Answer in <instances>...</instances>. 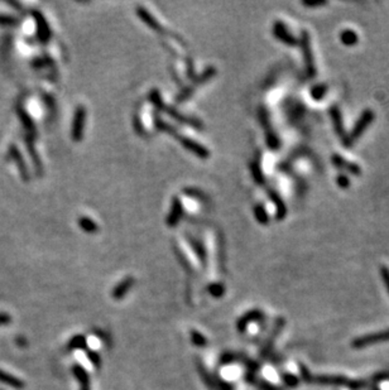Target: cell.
I'll list each match as a JSON object with an SVG mask.
<instances>
[{"label": "cell", "instance_id": "cell-1", "mask_svg": "<svg viewBox=\"0 0 389 390\" xmlns=\"http://www.w3.org/2000/svg\"><path fill=\"white\" fill-rule=\"evenodd\" d=\"M311 383H317L320 385H331V387H345L350 388L353 390H359L364 387L363 381L351 380L349 377L336 376V375H320V376H312Z\"/></svg>", "mask_w": 389, "mask_h": 390}, {"label": "cell", "instance_id": "cell-2", "mask_svg": "<svg viewBox=\"0 0 389 390\" xmlns=\"http://www.w3.org/2000/svg\"><path fill=\"white\" fill-rule=\"evenodd\" d=\"M383 341H389V328L380 331V332L372 333V335L358 337L354 340L351 346H353V349H363V347L375 345V343H383Z\"/></svg>", "mask_w": 389, "mask_h": 390}, {"label": "cell", "instance_id": "cell-3", "mask_svg": "<svg viewBox=\"0 0 389 390\" xmlns=\"http://www.w3.org/2000/svg\"><path fill=\"white\" fill-rule=\"evenodd\" d=\"M373 119H374L373 111H372V110H365V111L363 112V115L360 116V119H359V122H357V124L354 126L353 131H351L350 140H354V139H357V138L360 137V135L363 134V131L369 126L370 123L373 122Z\"/></svg>", "mask_w": 389, "mask_h": 390}, {"label": "cell", "instance_id": "cell-4", "mask_svg": "<svg viewBox=\"0 0 389 390\" xmlns=\"http://www.w3.org/2000/svg\"><path fill=\"white\" fill-rule=\"evenodd\" d=\"M263 318H264V313L262 312V311H259V310L249 311V312H247V313L244 314V316L239 318L238 329L240 331V332H243V331L247 328V326L249 325V323L253 322V321H262Z\"/></svg>", "mask_w": 389, "mask_h": 390}, {"label": "cell", "instance_id": "cell-5", "mask_svg": "<svg viewBox=\"0 0 389 390\" xmlns=\"http://www.w3.org/2000/svg\"><path fill=\"white\" fill-rule=\"evenodd\" d=\"M284 322H286V321L283 320V318H278V320H277L276 326H274L273 331H272V335L269 336V339L267 340V343H264V347H263V350H262V356L268 355V352L272 350V347H273V343H274V340L277 339L278 333L282 331L283 326H284Z\"/></svg>", "mask_w": 389, "mask_h": 390}, {"label": "cell", "instance_id": "cell-6", "mask_svg": "<svg viewBox=\"0 0 389 390\" xmlns=\"http://www.w3.org/2000/svg\"><path fill=\"white\" fill-rule=\"evenodd\" d=\"M72 373H74L75 377L78 379L80 383V390H91L90 388V377L87 375V371L85 370L80 365H75L72 368Z\"/></svg>", "mask_w": 389, "mask_h": 390}, {"label": "cell", "instance_id": "cell-7", "mask_svg": "<svg viewBox=\"0 0 389 390\" xmlns=\"http://www.w3.org/2000/svg\"><path fill=\"white\" fill-rule=\"evenodd\" d=\"M134 284V279L133 278H126L124 281H122L119 284L116 285L115 288L113 289V293H111V297L114 299H122L126 296V293L129 292V289L133 287Z\"/></svg>", "mask_w": 389, "mask_h": 390}, {"label": "cell", "instance_id": "cell-8", "mask_svg": "<svg viewBox=\"0 0 389 390\" xmlns=\"http://www.w3.org/2000/svg\"><path fill=\"white\" fill-rule=\"evenodd\" d=\"M0 383L5 384V385H8V387H12V388H14V389H18V390H20L24 388V383H23L20 379L13 376V375L8 374L7 371H3V370H0Z\"/></svg>", "mask_w": 389, "mask_h": 390}, {"label": "cell", "instance_id": "cell-9", "mask_svg": "<svg viewBox=\"0 0 389 390\" xmlns=\"http://www.w3.org/2000/svg\"><path fill=\"white\" fill-rule=\"evenodd\" d=\"M70 350H86V339L82 335L74 336L68 343Z\"/></svg>", "mask_w": 389, "mask_h": 390}, {"label": "cell", "instance_id": "cell-10", "mask_svg": "<svg viewBox=\"0 0 389 390\" xmlns=\"http://www.w3.org/2000/svg\"><path fill=\"white\" fill-rule=\"evenodd\" d=\"M191 341L195 346H199V347H205L207 346V339L202 333H200L199 331L196 329H192L191 331Z\"/></svg>", "mask_w": 389, "mask_h": 390}, {"label": "cell", "instance_id": "cell-11", "mask_svg": "<svg viewBox=\"0 0 389 390\" xmlns=\"http://www.w3.org/2000/svg\"><path fill=\"white\" fill-rule=\"evenodd\" d=\"M341 39L344 42L345 45L350 46L354 45L355 42L358 41V35L353 32V31H345L342 34H341Z\"/></svg>", "mask_w": 389, "mask_h": 390}, {"label": "cell", "instance_id": "cell-12", "mask_svg": "<svg viewBox=\"0 0 389 390\" xmlns=\"http://www.w3.org/2000/svg\"><path fill=\"white\" fill-rule=\"evenodd\" d=\"M87 358L91 361V364L95 366L96 369H99L101 366V358L97 354L96 351H91V350H87Z\"/></svg>", "mask_w": 389, "mask_h": 390}, {"label": "cell", "instance_id": "cell-13", "mask_svg": "<svg viewBox=\"0 0 389 390\" xmlns=\"http://www.w3.org/2000/svg\"><path fill=\"white\" fill-rule=\"evenodd\" d=\"M380 274H382L383 281H384L387 291H388L389 293V269L387 268V266H382V268H380Z\"/></svg>", "mask_w": 389, "mask_h": 390}, {"label": "cell", "instance_id": "cell-14", "mask_svg": "<svg viewBox=\"0 0 389 390\" xmlns=\"http://www.w3.org/2000/svg\"><path fill=\"white\" fill-rule=\"evenodd\" d=\"M283 380L286 381V384H288L290 387H296L297 383H298V379H297L295 375H291V374H287L283 376Z\"/></svg>", "mask_w": 389, "mask_h": 390}, {"label": "cell", "instance_id": "cell-15", "mask_svg": "<svg viewBox=\"0 0 389 390\" xmlns=\"http://www.w3.org/2000/svg\"><path fill=\"white\" fill-rule=\"evenodd\" d=\"M299 369H301V374H302L303 380H306V381H307V383H311V380H312V375L310 374L309 369H307V368H305V366H303V365H299Z\"/></svg>", "mask_w": 389, "mask_h": 390}, {"label": "cell", "instance_id": "cell-16", "mask_svg": "<svg viewBox=\"0 0 389 390\" xmlns=\"http://www.w3.org/2000/svg\"><path fill=\"white\" fill-rule=\"evenodd\" d=\"M12 318L8 313H0V326H7L9 325Z\"/></svg>", "mask_w": 389, "mask_h": 390}, {"label": "cell", "instance_id": "cell-17", "mask_svg": "<svg viewBox=\"0 0 389 390\" xmlns=\"http://www.w3.org/2000/svg\"><path fill=\"white\" fill-rule=\"evenodd\" d=\"M222 292H224V288L222 287L211 288V295L215 296V297H220L222 295Z\"/></svg>", "mask_w": 389, "mask_h": 390}, {"label": "cell", "instance_id": "cell-18", "mask_svg": "<svg viewBox=\"0 0 389 390\" xmlns=\"http://www.w3.org/2000/svg\"><path fill=\"white\" fill-rule=\"evenodd\" d=\"M374 390H379V389H374Z\"/></svg>", "mask_w": 389, "mask_h": 390}]
</instances>
